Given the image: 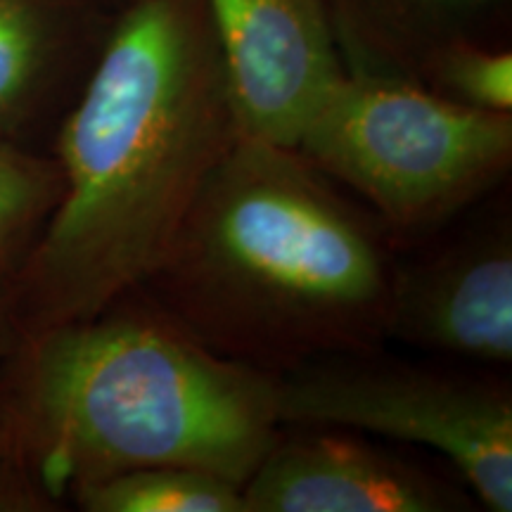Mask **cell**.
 Segmentation results:
<instances>
[{
	"instance_id": "6da1fadb",
	"label": "cell",
	"mask_w": 512,
	"mask_h": 512,
	"mask_svg": "<svg viewBox=\"0 0 512 512\" xmlns=\"http://www.w3.org/2000/svg\"><path fill=\"white\" fill-rule=\"evenodd\" d=\"M240 138L204 0H131L57 133L60 200L10 275L22 337L140 290Z\"/></svg>"
},
{
	"instance_id": "7a4b0ae2",
	"label": "cell",
	"mask_w": 512,
	"mask_h": 512,
	"mask_svg": "<svg viewBox=\"0 0 512 512\" xmlns=\"http://www.w3.org/2000/svg\"><path fill=\"white\" fill-rule=\"evenodd\" d=\"M394 245L294 147L240 138L140 290L216 354L278 377L384 347Z\"/></svg>"
},
{
	"instance_id": "3957f363",
	"label": "cell",
	"mask_w": 512,
	"mask_h": 512,
	"mask_svg": "<svg viewBox=\"0 0 512 512\" xmlns=\"http://www.w3.org/2000/svg\"><path fill=\"white\" fill-rule=\"evenodd\" d=\"M0 406L10 437L0 494L15 484L43 501L155 465L242 489L283 430L275 375L216 354L143 290L24 335Z\"/></svg>"
},
{
	"instance_id": "277c9868",
	"label": "cell",
	"mask_w": 512,
	"mask_h": 512,
	"mask_svg": "<svg viewBox=\"0 0 512 512\" xmlns=\"http://www.w3.org/2000/svg\"><path fill=\"white\" fill-rule=\"evenodd\" d=\"M294 150L354 190L394 240L427 238L505 181L512 114L456 105L408 76L354 69Z\"/></svg>"
},
{
	"instance_id": "5b68a950",
	"label": "cell",
	"mask_w": 512,
	"mask_h": 512,
	"mask_svg": "<svg viewBox=\"0 0 512 512\" xmlns=\"http://www.w3.org/2000/svg\"><path fill=\"white\" fill-rule=\"evenodd\" d=\"M283 425L337 427L437 451L477 503L512 510V392L491 370L411 363L380 349L275 377Z\"/></svg>"
},
{
	"instance_id": "8992f818",
	"label": "cell",
	"mask_w": 512,
	"mask_h": 512,
	"mask_svg": "<svg viewBox=\"0 0 512 512\" xmlns=\"http://www.w3.org/2000/svg\"><path fill=\"white\" fill-rule=\"evenodd\" d=\"M453 363L503 368L512 361V223L477 216L413 259L396 256L387 342Z\"/></svg>"
},
{
	"instance_id": "52a82bcc",
	"label": "cell",
	"mask_w": 512,
	"mask_h": 512,
	"mask_svg": "<svg viewBox=\"0 0 512 512\" xmlns=\"http://www.w3.org/2000/svg\"><path fill=\"white\" fill-rule=\"evenodd\" d=\"M242 138L297 147L339 60L328 0H204Z\"/></svg>"
},
{
	"instance_id": "ba28073f",
	"label": "cell",
	"mask_w": 512,
	"mask_h": 512,
	"mask_svg": "<svg viewBox=\"0 0 512 512\" xmlns=\"http://www.w3.org/2000/svg\"><path fill=\"white\" fill-rule=\"evenodd\" d=\"M475 496L349 430L283 425L242 484L245 512H463Z\"/></svg>"
},
{
	"instance_id": "9c48e42d",
	"label": "cell",
	"mask_w": 512,
	"mask_h": 512,
	"mask_svg": "<svg viewBox=\"0 0 512 512\" xmlns=\"http://www.w3.org/2000/svg\"><path fill=\"white\" fill-rule=\"evenodd\" d=\"M354 69L418 81L425 62L446 43L467 38V22L494 0H335Z\"/></svg>"
},
{
	"instance_id": "30bf717a",
	"label": "cell",
	"mask_w": 512,
	"mask_h": 512,
	"mask_svg": "<svg viewBox=\"0 0 512 512\" xmlns=\"http://www.w3.org/2000/svg\"><path fill=\"white\" fill-rule=\"evenodd\" d=\"M74 503L86 512H245L238 484L176 465L140 467L91 484Z\"/></svg>"
},
{
	"instance_id": "8fae6325",
	"label": "cell",
	"mask_w": 512,
	"mask_h": 512,
	"mask_svg": "<svg viewBox=\"0 0 512 512\" xmlns=\"http://www.w3.org/2000/svg\"><path fill=\"white\" fill-rule=\"evenodd\" d=\"M62 192L55 159L0 136V273L22 261L48 221Z\"/></svg>"
},
{
	"instance_id": "7c38bea8",
	"label": "cell",
	"mask_w": 512,
	"mask_h": 512,
	"mask_svg": "<svg viewBox=\"0 0 512 512\" xmlns=\"http://www.w3.org/2000/svg\"><path fill=\"white\" fill-rule=\"evenodd\" d=\"M53 46V22L41 0H0V136L27 114Z\"/></svg>"
},
{
	"instance_id": "4fadbf2b",
	"label": "cell",
	"mask_w": 512,
	"mask_h": 512,
	"mask_svg": "<svg viewBox=\"0 0 512 512\" xmlns=\"http://www.w3.org/2000/svg\"><path fill=\"white\" fill-rule=\"evenodd\" d=\"M418 81L441 98L477 112L512 114V55L489 50L470 38L446 43L425 67Z\"/></svg>"
},
{
	"instance_id": "5bb4252c",
	"label": "cell",
	"mask_w": 512,
	"mask_h": 512,
	"mask_svg": "<svg viewBox=\"0 0 512 512\" xmlns=\"http://www.w3.org/2000/svg\"><path fill=\"white\" fill-rule=\"evenodd\" d=\"M22 339L17 316H15V297H12V283L8 273H0V358L15 351L17 342Z\"/></svg>"
},
{
	"instance_id": "9a60e30c",
	"label": "cell",
	"mask_w": 512,
	"mask_h": 512,
	"mask_svg": "<svg viewBox=\"0 0 512 512\" xmlns=\"http://www.w3.org/2000/svg\"><path fill=\"white\" fill-rule=\"evenodd\" d=\"M8 458H10V437H8V425H5L3 406H0V486H3L5 472H8Z\"/></svg>"
}]
</instances>
